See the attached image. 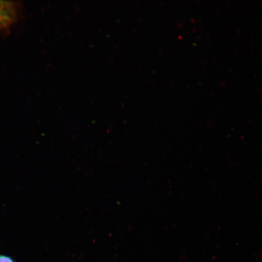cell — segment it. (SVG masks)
<instances>
[{
  "label": "cell",
  "mask_w": 262,
  "mask_h": 262,
  "mask_svg": "<svg viewBox=\"0 0 262 262\" xmlns=\"http://www.w3.org/2000/svg\"><path fill=\"white\" fill-rule=\"evenodd\" d=\"M17 16L14 3L0 0V29H7L14 24Z\"/></svg>",
  "instance_id": "1"
},
{
  "label": "cell",
  "mask_w": 262,
  "mask_h": 262,
  "mask_svg": "<svg viewBox=\"0 0 262 262\" xmlns=\"http://www.w3.org/2000/svg\"><path fill=\"white\" fill-rule=\"evenodd\" d=\"M0 262H15L12 258L7 255L0 254Z\"/></svg>",
  "instance_id": "2"
}]
</instances>
